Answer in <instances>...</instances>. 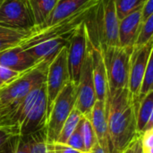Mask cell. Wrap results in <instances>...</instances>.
Wrapping results in <instances>:
<instances>
[{
	"mask_svg": "<svg viewBox=\"0 0 153 153\" xmlns=\"http://www.w3.org/2000/svg\"><path fill=\"white\" fill-rule=\"evenodd\" d=\"M105 109L111 153H122L140 135L136 131L138 107L126 88L108 94Z\"/></svg>",
	"mask_w": 153,
	"mask_h": 153,
	"instance_id": "cell-1",
	"label": "cell"
},
{
	"mask_svg": "<svg viewBox=\"0 0 153 153\" xmlns=\"http://www.w3.org/2000/svg\"><path fill=\"white\" fill-rule=\"evenodd\" d=\"M93 46H118V24L115 0H100L84 21Z\"/></svg>",
	"mask_w": 153,
	"mask_h": 153,
	"instance_id": "cell-2",
	"label": "cell"
},
{
	"mask_svg": "<svg viewBox=\"0 0 153 153\" xmlns=\"http://www.w3.org/2000/svg\"><path fill=\"white\" fill-rule=\"evenodd\" d=\"M48 63L39 62L0 88V118L11 113L32 90L46 82Z\"/></svg>",
	"mask_w": 153,
	"mask_h": 153,
	"instance_id": "cell-3",
	"label": "cell"
},
{
	"mask_svg": "<svg viewBox=\"0 0 153 153\" xmlns=\"http://www.w3.org/2000/svg\"><path fill=\"white\" fill-rule=\"evenodd\" d=\"M100 0H91L82 7L77 12L65 17V19L47 26L34 27L29 36L20 45L23 49H26L38 43L43 42L51 39L70 38L75 30L84 22L91 9L98 4Z\"/></svg>",
	"mask_w": 153,
	"mask_h": 153,
	"instance_id": "cell-4",
	"label": "cell"
},
{
	"mask_svg": "<svg viewBox=\"0 0 153 153\" xmlns=\"http://www.w3.org/2000/svg\"><path fill=\"white\" fill-rule=\"evenodd\" d=\"M100 49L107 74L108 93L127 88L129 62L133 48L102 46Z\"/></svg>",
	"mask_w": 153,
	"mask_h": 153,
	"instance_id": "cell-5",
	"label": "cell"
},
{
	"mask_svg": "<svg viewBox=\"0 0 153 153\" xmlns=\"http://www.w3.org/2000/svg\"><path fill=\"white\" fill-rule=\"evenodd\" d=\"M76 100V84L68 82L56 98L46 124L47 143H56L61 129L74 108Z\"/></svg>",
	"mask_w": 153,
	"mask_h": 153,
	"instance_id": "cell-6",
	"label": "cell"
},
{
	"mask_svg": "<svg viewBox=\"0 0 153 153\" xmlns=\"http://www.w3.org/2000/svg\"><path fill=\"white\" fill-rule=\"evenodd\" d=\"M0 26L32 30L35 20L30 0H0Z\"/></svg>",
	"mask_w": 153,
	"mask_h": 153,
	"instance_id": "cell-7",
	"label": "cell"
},
{
	"mask_svg": "<svg viewBox=\"0 0 153 153\" xmlns=\"http://www.w3.org/2000/svg\"><path fill=\"white\" fill-rule=\"evenodd\" d=\"M69 82V73L67 66V46L63 48L53 61L48 65L46 78L47 91V120L50 114L52 105Z\"/></svg>",
	"mask_w": 153,
	"mask_h": 153,
	"instance_id": "cell-8",
	"label": "cell"
},
{
	"mask_svg": "<svg viewBox=\"0 0 153 153\" xmlns=\"http://www.w3.org/2000/svg\"><path fill=\"white\" fill-rule=\"evenodd\" d=\"M88 50V34L84 22L73 33L67 44V66L69 81L78 84Z\"/></svg>",
	"mask_w": 153,
	"mask_h": 153,
	"instance_id": "cell-9",
	"label": "cell"
},
{
	"mask_svg": "<svg viewBox=\"0 0 153 153\" xmlns=\"http://www.w3.org/2000/svg\"><path fill=\"white\" fill-rule=\"evenodd\" d=\"M153 54V41L144 46H134L130 56L129 76L127 89L134 99V104L138 107V96L149 59Z\"/></svg>",
	"mask_w": 153,
	"mask_h": 153,
	"instance_id": "cell-10",
	"label": "cell"
},
{
	"mask_svg": "<svg viewBox=\"0 0 153 153\" xmlns=\"http://www.w3.org/2000/svg\"><path fill=\"white\" fill-rule=\"evenodd\" d=\"M89 41V39H88ZM97 100L92 72H91V59L88 47L84 64L82 68L79 82L76 85V100L74 108L83 116L88 117L95 102Z\"/></svg>",
	"mask_w": 153,
	"mask_h": 153,
	"instance_id": "cell-11",
	"label": "cell"
},
{
	"mask_svg": "<svg viewBox=\"0 0 153 153\" xmlns=\"http://www.w3.org/2000/svg\"><path fill=\"white\" fill-rule=\"evenodd\" d=\"M47 124V91L46 82L39 89V94L24 119L15 128L17 135L27 136L46 126Z\"/></svg>",
	"mask_w": 153,
	"mask_h": 153,
	"instance_id": "cell-12",
	"label": "cell"
},
{
	"mask_svg": "<svg viewBox=\"0 0 153 153\" xmlns=\"http://www.w3.org/2000/svg\"><path fill=\"white\" fill-rule=\"evenodd\" d=\"M88 47L91 54L92 79H93L97 100L105 103L108 94V87L107 74H106L101 49L98 46L91 45L90 41H88Z\"/></svg>",
	"mask_w": 153,
	"mask_h": 153,
	"instance_id": "cell-13",
	"label": "cell"
},
{
	"mask_svg": "<svg viewBox=\"0 0 153 153\" xmlns=\"http://www.w3.org/2000/svg\"><path fill=\"white\" fill-rule=\"evenodd\" d=\"M87 118L91 124L98 143L100 145L105 152L111 153L105 103L100 100H96Z\"/></svg>",
	"mask_w": 153,
	"mask_h": 153,
	"instance_id": "cell-14",
	"label": "cell"
},
{
	"mask_svg": "<svg viewBox=\"0 0 153 153\" xmlns=\"http://www.w3.org/2000/svg\"><path fill=\"white\" fill-rule=\"evenodd\" d=\"M37 64L36 60L21 46L0 52V65L18 73H23Z\"/></svg>",
	"mask_w": 153,
	"mask_h": 153,
	"instance_id": "cell-15",
	"label": "cell"
},
{
	"mask_svg": "<svg viewBox=\"0 0 153 153\" xmlns=\"http://www.w3.org/2000/svg\"><path fill=\"white\" fill-rule=\"evenodd\" d=\"M138 9L119 21L118 24V46L133 48L141 24H142V13Z\"/></svg>",
	"mask_w": 153,
	"mask_h": 153,
	"instance_id": "cell-16",
	"label": "cell"
},
{
	"mask_svg": "<svg viewBox=\"0 0 153 153\" xmlns=\"http://www.w3.org/2000/svg\"><path fill=\"white\" fill-rule=\"evenodd\" d=\"M70 38L48 39L34 46H31L25 50L28 51V53L36 60L37 63L47 62L50 64L56 56V55L60 52V50L67 46Z\"/></svg>",
	"mask_w": 153,
	"mask_h": 153,
	"instance_id": "cell-17",
	"label": "cell"
},
{
	"mask_svg": "<svg viewBox=\"0 0 153 153\" xmlns=\"http://www.w3.org/2000/svg\"><path fill=\"white\" fill-rule=\"evenodd\" d=\"M153 129V91L139 103L136 112V131L139 134Z\"/></svg>",
	"mask_w": 153,
	"mask_h": 153,
	"instance_id": "cell-18",
	"label": "cell"
},
{
	"mask_svg": "<svg viewBox=\"0 0 153 153\" xmlns=\"http://www.w3.org/2000/svg\"><path fill=\"white\" fill-rule=\"evenodd\" d=\"M90 1L91 0H60L45 23L40 26L51 25L65 19V17L80 10Z\"/></svg>",
	"mask_w": 153,
	"mask_h": 153,
	"instance_id": "cell-19",
	"label": "cell"
},
{
	"mask_svg": "<svg viewBox=\"0 0 153 153\" xmlns=\"http://www.w3.org/2000/svg\"><path fill=\"white\" fill-rule=\"evenodd\" d=\"M30 30H17L0 26V52L16 46H20L22 42L29 36Z\"/></svg>",
	"mask_w": 153,
	"mask_h": 153,
	"instance_id": "cell-20",
	"label": "cell"
},
{
	"mask_svg": "<svg viewBox=\"0 0 153 153\" xmlns=\"http://www.w3.org/2000/svg\"><path fill=\"white\" fill-rule=\"evenodd\" d=\"M59 1L60 0H30L34 15L35 27L45 23Z\"/></svg>",
	"mask_w": 153,
	"mask_h": 153,
	"instance_id": "cell-21",
	"label": "cell"
},
{
	"mask_svg": "<svg viewBox=\"0 0 153 153\" xmlns=\"http://www.w3.org/2000/svg\"><path fill=\"white\" fill-rule=\"evenodd\" d=\"M82 117V115L74 108L72 110V112L70 113L67 119L65 120V124L61 129V132L59 134V136L57 138L56 143L65 144L68 138L71 136V134L76 129V127H77Z\"/></svg>",
	"mask_w": 153,
	"mask_h": 153,
	"instance_id": "cell-22",
	"label": "cell"
},
{
	"mask_svg": "<svg viewBox=\"0 0 153 153\" xmlns=\"http://www.w3.org/2000/svg\"><path fill=\"white\" fill-rule=\"evenodd\" d=\"M24 137L28 143L30 153H48L46 126L41 130Z\"/></svg>",
	"mask_w": 153,
	"mask_h": 153,
	"instance_id": "cell-23",
	"label": "cell"
},
{
	"mask_svg": "<svg viewBox=\"0 0 153 153\" xmlns=\"http://www.w3.org/2000/svg\"><path fill=\"white\" fill-rule=\"evenodd\" d=\"M78 126L80 128V131L83 139L85 151L86 152H89L97 142L91 124L86 117L82 116V117L81 118L78 124Z\"/></svg>",
	"mask_w": 153,
	"mask_h": 153,
	"instance_id": "cell-24",
	"label": "cell"
},
{
	"mask_svg": "<svg viewBox=\"0 0 153 153\" xmlns=\"http://www.w3.org/2000/svg\"><path fill=\"white\" fill-rule=\"evenodd\" d=\"M146 0H115L117 15L120 21L131 13L142 8Z\"/></svg>",
	"mask_w": 153,
	"mask_h": 153,
	"instance_id": "cell-25",
	"label": "cell"
},
{
	"mask_svg": "<svg viewBox=\"0 0 153 153\" xmlns=\"http://www.w3.org/2000/svg\"><path fill=\"white\" fill-rule=\"evenodd\" d=\"M153 41V15L142 22L134 46H144Z\"/></svg>",
	"mask_w": 153,
	"mask_h": 153,
	"instance_id": "cell-26",
	"label": "cell"
},
{
	"mask_svg": "<svg viewBox=\"0 0 153 153\" xmlns=\"http://www.w3.org/2000/svg\"><path fill=\"white\" fill-rule=\"evenodd\" d=\"M153 91V54L151 56L145 73L143 77L140 92L138 96V104L151 91Z\"/></svg>",
	"mask_w": 153,
	"mask_h": 153,
	"instance_id": "cell-27",
	"label": "cell"
},
{
	"mask_svg": "<svg viewBox=\"0 0 153 153\" xmlns=\"http://www.w3.org/2000/svg\"><path fill=\"white\" fill-rule=\"evenodd\" d=\"M65 144L80 152H86L83 139H82V134H81V131H80V128L78 126H77L76 129L74 131V133L71 134V136L68 138Z\"/></svg>",
	"mask_w": 153,
	"mask_h": 153,
	"instance_id": "cell-28",
	"label": "cell"
},
{
	"mask_svg": "<svg viewBox=\"0 0 153 153\" xmlns=\"http://www.w3.org/2000/svg\"><path fill=\"white\" fill-rule=\"evenodd\" d=\"M17 134L10 127L0 126V152L6 150Z\"/></svg>",
	"mask_w": 153,
	"mask_h": 153,
	"instance_id": "cell-29",
	"label": "cell"
},
{
	"mask_svg": "<svg viewBox=\"0 0 153 153\" xmlns=\"http://www.w3.org/2000/svg\"><path fill=\"white\" fill-rule=\"evenodd\" d=\"M140 138L143 153H153V129L143 132Z\"/></svg>",
	"mask_w": 153,
	"mask_h": 153,
	"instance_id": "cell-30",
	"label": "cell"
},
{
	"mask_svg": "<svg viewBox=\"0 0 153 153\" xmlns=\"http://www.w3.org/2000/svg\"><path fill=\"white\" fill-rule=\"evenodd\" d=\"M20 74H22V73H18L10 68L0 65V82L4 85L7 84V83L11 82L12 81H13L14 79H16L20 75Z\"/></svg>",
	"mask_w": 153,
	"mask_h": 153,
	"instance_id": "cell-31",
	"label": "cell"
},
{
	"mask_svg": "<svg viewBox=\"0 0 153 153\" xmlns=\"http://www.w3.org/2000/svg\"><path fill=\"white\" fill-rule=\"evenodd\" d=\"M47 151L48 153H80V152L67 146L66 144L58 143H47Z\"/></svg>",
	"mask_w": 153,
	"mask_h": 153,
	"instance_id": "cell-32",
	"label": "cell"
},
{
	"mask_svg": "<svg viewBox=\"0 0 153 153\" xmlns=\"http://www.w3.org/2000/svg\"><path fill=\"white\" fill-rule=\"evenodd\" d=\"M13 153H30L28 143L24 136L17 135L14 138Z\"/></svg>",
	"mask_w": 153,
	"mask_h": 153,
	"instance_id": "cell-33",
	"label": "cell"
},
{
	"mask_svg": "<svg viewBox=\"0 0 153 153\" xmlns=\"http://www.w3.org/2000/svg\"><path fill=\"white\" fill-rule=\"evenodd\" d=\"M142 22L147 20L150 16L153 15V0H146L142 6Z\"/></svg>",
	"mask_w": 153,
	"mask_h": 153,
	"instance_id": "cell-34",
	"label": "cell"
},
{
	"mask_svg": "<svg viewBox=\"0 0 153 153\" xmlns=\"http://www.w3.org/2000/svg\"><path fill=\"white\" fill-rule=\"evenodd\" d=\"M141 149V138L139 135L122 153H139Z\"/></svg>",
	"mask_w": 153,
	"mask_h": 153,
	"instance_id": "cell-35",
	"label": "cell"
},
{
	"mask_svg": "<svg viewBox=\"0 0 153 153\" xmlns=\"http://www.w3.org/2000/svg\"><path fill=\"white\" fill-rule=\"evenodd\" d=\"M89 153H106L104 152V150L100 147V145L98 143V142H96V143L93 145V147L91 148V150L89 152Z\"/></svg>",
	"mask_w": 153,
	"mask_h": 153,
	"instance_id": "cell-36",
	"label": "cell"
},
{
	"mask_svg": "<svg viewBox=\"0 0 153 153\" xmlns=\"http://www.w3.org/2000/svg\"><path fill=\"white\" fill-rule=\"evenodd\" d=\"M16 136H17V135H16ZM16 136H14V137H13V141H12L11 144L9 145V147H8L6 150H4V152H0V153H13V142H14V138H15Z\"/></svg>",
	"mask_w": 153,
	"mask_h": 153,
	"instance_id": "cell-37",
	"label": "cell"
},
{
	"mask_svg": "<svg viewBox=\"0 0 153 153\" xmlns=\"http://www.w3.org/2000/svg\"><path fill=\"white\" fill-rule=\"evenodd\" d=\"M2 86H4V84H3V83H2V82H0V88H1V87H2Z\"/></svg>",
	"mask_w": 153,
	"mask_h": 153,
	"instance_id": "cell-38",
	"label": "cell"
},
{
	"mask_svg": "<svg viewBox=\"0 0 153 153\" xmlns=\"http://www.w3.org/2000/svg\"><path fill=\"white\" fill-rule=\"evenodd\" d=\"M139 153H143V152H142V149H141V151L139 152Z\"/></svg>",
	"mask_w": 153,
	"mask_h": 153,
	"instance_id": "cell-39",
	"label": "cell"
},
{
	"mask_svg": "<svg viewBox=\"0 0 153 153\" xmlns=\"http://www.w3.org/2000/svg\"><path fill=\"white\" fill-rule=\"evenodd\" d=\"M80 153H89V152H80Z\"/></svg>",
	"mask_w": 153,
	"mask_h": 153,
	"instance_id": "cell-40",
	"label": "cell"
}]
</instances>
